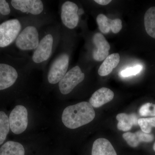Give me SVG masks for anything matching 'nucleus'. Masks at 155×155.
<instances>
[{
	"label": "nucleus",
	"mask_w": 155,
	"mask_h": 155,
	"mask_svg": "<svg viewBox=\"0 0 155 155\" xmlns=\"http://www.w3.org/2000/svg\"><path fill=\"white\" fill-rule=\"evenodd\" d=\"M61 31V24L57 21L44 28L38 46L28 60V67L30 70L47 68L60 44Z\"/></svg>",
	"instance_id": "1"
},
{
	"label": "nucleus",
	"mask_w": 155,
	"mask_h": 155,
	"mask_svg": "<svg viewBox=\"0 0 155 155\" xmlns=\"http://www.w3.org/2000/svg\"><path fill=\"white\" fill-rule=\"evenodd\" d=\"M52 14L46 17L32 18L23 27L14 43L22 58H29L28 53L38 46L42 31L49 24L56 22Z\"/></svg>",
	"instance_id": "2"
},
{
	"label": "nucleus",
	"mask_w": 155,
	"mask_h": 155,
	"mask_svg": "<svg viewBox=\"0 0 155 155\" xmlns=\"http://www.w3.org/2000/svg\"><path fill=\"white\" fill-rule=\"evenodd\" d=\"M62 29L61 37L57 53L47 67V79L49 84L56 85L61 81L68 71L70 53L65 31Z\"/></svg>",
	"instance_id": "3"
},
{
	"label": "nucleus",
	"mask_w": 155,
	"mask_h": 155,
	"mask_svg": "<svg viewBox=\"0 0 155 155\" xmlns=\"http://www.w3.org/2000/svg\"><path fill=\"white\" fill-rule=\"evenodd\" d=\"M95 116V112L89 102H81L65 108L62 120L66 127L74 129L91 122Z\"/></svg>",
	"instance_id": "4"
},
{
	"label": "nucleus",
	"mask_w": 155,
	"mask_h": 155,
	"mask_svg": "<svg viewBox=\"0 0 155 155\" xmlns=\"http://www.w3.org/2000/svg\"><path fill=\"white\" fill-rule=\"evenodd\" d=\"M10 4L19 17L39 18L52 14L45 1L42 0H12Z\"/></svg>",
	"instance_id": "5"
},
{
	"label": "nucleus",
	"mask_w": 155,
	"mask_h": 155,
	"mask_svg": "<svg viewBox=\"0 0 155 155\" xmlns=\"http://www.w3.org/2000/svg\"><path fill=\"white\" fill-rule=\"evenodd\" d=\"M29 58H24L15 66L7 63H0V91L5 90L13 86L22 73L30 72L31 70L28 67Z\"/></svg>",
	"instance_id": "6"
},
{
	"label": "nucleus",
	"mask_w": 155,
	"mask_h": 155,
	"mask_svg": "<svg viewBox=\"0 0 155 155\" xmlns=\"http://www.w3.org/2000/svg\"><path fill=\"white\" fill-rule=\"evenodd\" d=\"M32 17H19L0 24V48L8 47L15 42L25 24Z\"/></svg>",
	"instance_id": "7"
},
{
	"label": "nucleus",
	"mask_w": 155,
	"mask_h": 155,
	"mask_svg": "<svg viewBox=\"0 0 155 155\" xmlns=\"http://www.w3.org/2000/svg\"><path fill=\"white\" fill-rule=\"evenodd\" d=\"M84 13L83 9L79 8L74 2L67 1L62 2L60 5V15L61 28L72 30L77 27L80 16Z\"/></svg>",
	"instance_id": "8"
},
{
	"label": "nucleus",
	"mask_w": 155,
	"mask_h": 155,
	"mask_svg": "<svg viewBox=\"0 0 155 155\" xmlns=\"http://www.w3.org/2000/svg\"><path fill=\"white\" fill-rule=\"evenodd\" d=\"M85 76L80 66L76 65L72 67L58 83L59 91L63 95L69 94L84 80Z\"/></svg>",
	"instance_id": "9"
},
{
	"label": "nucleus",
	"mask_w": 155,
	"mask_h": 155,
	"mask_svg": "<svg viewBox=\"0 0 155 155\" xmlns=\"http://www.w3.org/2000/svg\"><path fill=\"white\" fill-rule=\"evenodd\" d=\"M10 128L13 133L19 134L24 132L28 126V112L25 107L17 105L9 116Z\"/></svg>",
	"instance_id": "10"
},
{
	"label": "nucleus",
	"mask_w": 155,
	"mask_h": 155,
	"mask_svg": "<svg viewBox=\"0 0 155 155\" xmlns=\"http://www.w3.org/2000/svg\"><path fill=\"white\" fill-rule=\"evenodd\" d=\"M93 43L95 48L93 51V58L95 61H104L109 56L110 46L102 34H95L93 37Z\"/></svg>",
	"instance_id": "11"
},
{
	"label": "nucleus",
	"mask_w": 155,
	"mask_h": 155,
	"mask_svg": "<svg viewBox=\"0 0 155 155\" xmlns=\"http://www.w3.org/2000/svg\"><path fill=\"white\" fill-rule=\"evenodd\" d=\"M97 22L101 32L106 34L112 31L113 33H119L122 28V20L119 19H111L103 14H100L97 17Z\"/></svg>",
	"instance_id": "12"
},
{
	"label": "nucleus",
	"mask_w": 155,
	"mask_h": 155,
	"mask_svg": "<svg viewBox=\"0 0 155 155\" xmlns=\"http://www.w3.org/2000/svg\"><path fill=\"white\" fill-rule=\"evenodd\" d=\"M114 92L107 87H102L95 92L89 100V103L93 107L99 108L114 99Z\"/></svg>",
	"instance_id": "13"
},
{
	"label": "nucleus",
	"mask_w": 155,
	"mask_h": 155,
	"mask_svg": "<svg viewBox=\"0 0 155 155\" xmlns=\"http://www.w3.org/2000/svg\"><path fill=\"white\" fill-rule=\"evenodd\" d=\"M122 137L127 142L128 145L132 147H136L142 142H150L154 139L153 134L144 133L141 130L134 133L127 132L123 134Z\"/></svg>",
	"instance_id": "14"
},
{
	"label": "nucleus",
	"mask_w": 155,
	"mask_h": 155,
	"mask_svg": "<svg viewBox=\"0 0 155 155\" xmlns=\"http://www.w3.org/2000/svg\"><path fill=\"white\" fill-rule=\"evenodd\" d=\"M91 155H117L114 147L108 140L99 138L93 145Z\"/></svg>",
	"instance_id": "15"
},
{
	"label": "nucleus",
	"mask_w": 155,
	"mask_h": 155,
	"mask_svg": "<svg viewBox=\"0 0 155 155\" xmlns=\"http://www.w3.org/2000/svg\"><path fill=\"white\" fill-rule=\"evenodd\" d=\"M116 119L119 121L117 128L119 130L126 131L130 130L133 125H138L137 116L136 114H127L121 113L116 116Z\"/></svg>",
	"instance_id": "16"
},
{
	"label": "nucleus",
	"mask_w": 155,
	"mask_h": 155,
	"mask_svg": "<svg viewBox=\"0 0 155 155\" xmlns=\"http://www.w3.org/2000/svg\"><path fill=\"white\" fill-rule=\"evenodd\" d=\"M119 61L120 55L118 53H114L108 56L99 68V75L101 76L109 75L113 69L118 66Z\"/></svg>",
	"instance_id": "17"
},
{
	"label": "nucleus",
	"mask_w": 155,
	"mask_h": 155,
	"mask_svg": "<svg viewBox=\"0 0 155 155\" xmlns=\"http://www.w3.org/2000/svg\"><path fill=\"white\" fill-rule=\"evenodd\" d=\"M0 155H25V149L17 142H7L0 148Z\"/></svg>",
	"instance_id": "18"
},
{
	"label": "nucleus",
	"mask_w": 155,
	"mask_h": 155,
	"mask_svg": "<svg viewBox=\"0 0 155 155\" xmlns=\"http://www.w3.org/2000/svg\"><path fill=\"white\" fill-rule=\"evenodd\" d=\"M144 22L147 33L155 39V7L148 9L145 14Z\"/></svg>",
	"instance_id": "19"
},
{
	"label": "nucleus",
	"mask_w": 155,
	"mask_h": 155,
	"mask_svg": "<svg viewBox=\"0 0 155 155\" xmlns=\"http://www.w3.org/2000/svg\"><path fill=\"white\" fill-rule=\"evenodd\" d=\"M8 117L3 111L0 112V145L2 144L10 130Z\"/></svg>",
	"instance_id": "20"
},
{
	"label": "nucleus",
	"mask_w": 155,
	"mask_h": 155,
	"mask_svg": "<svg viewBox=\"0 0 155 155\" xmlns=\"http://www.w3.org/2000/svg\"><path fill=\"white\" fill-rule=\"evenodd\" d=\"M138 125L143 132L150 134L152 128L155 127V117L148 118H140L138 120Z\"/></svg>",
	"instance_id": "21"
},
{
	"label": "nucleus",
	"mask_w": 155,
	"mask_h": 155,
	"mask_svg": "<svg viewBox=\"0 0 155 155\" xmlns=\"http://www.w3.org/2000/svg\"><path fill=\"white\" fill-rule=\"evenodd\" d=\"M139 112L142 116L155 117V104L147 103L140 107Z\"/></svg>",
	"instance_id": "22"
},
{
	"label": "nucleus",
	"mask_w": 155,
	"mask_h": 155,
	"mask_svg": "<svg viewBox=\"0 0 155 155\" xmlns=\"http://www.w3.org/2000/svg\"><path fill=\"white\" fill-rule=\"evenodd\" d=\"M143 68V67L140 65H137L135 67H129L121 71L119 73V75L121 77L123 78L135 75L141 72Z\"/></svg>",
	"instance_id": "23"
},
{
	"label": "nucleus",
	"mask_w": 155,
	"mask_h": 155,
	"mask_svg": "<svg viewBox=\"0 0 155 155\" xmlns=\"http://www.w3.org/2000/svg\"><path fill=\"white\" fill-rule=\"evenodd\" d=\"M11 13V9L9 3L5 0H0V15L6 17Z\"/></svg>",
	"instance_id": "24"
},
{
	"label": "nucleus",
	"mask_w": 155,
	"mask_h": 155,
	"mask_svg": "<svg viewBox=\"0 0 155 155\" xmlns=\"http://www.w3.org/2000/svg\"><path fill=\"white\" fill-rule=\"evenodd\" d=\"M94 2L101 5H107L112 2L111 0H95Z\"/></svg>",
	"instance_id": "25"
},
{
	"label": "nucleus",
	"mask_w": 155,
	"mask_h": 155,
	"mask_svg": "<svg viewBox=\"0 0 155 155\" xmlns=\"http://www.w3.org/2000/svg\"><path fill=\"white\" fill-rule=\"evenodd\" d=\"M153 148L154 150L155 151V143L153 145Z\"/></svg>",
	"instance_id": "26"
}]
</instances>
